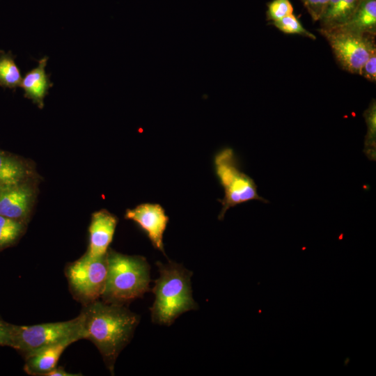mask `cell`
I'll use <instances>...</instances> for the list:
<instances>
[{
  "label": "cell",
  "instance_id": "cell-19",
  "mask_svg": "<svg viewBox=\"0 0 376 376\" xmlns=\"http://www.w3.org/2000/svg\"><path fill=\"white\" fill-rule=\"evenodd\" d=\"M272 24L283 33L299 34L311 40L316 39V36L306 29L293 14L287 15L279 21L272 22Z\"/></svg>",
  "mask_w": 376,
  "mask_h": 376
},
{
  "label": "cell",
  "instance_id": "cell-18",
  "mask_svg": "<svg viewBox=\"0 0 376 376\" xmlns=\"http://www.w3.org/2000/svg\"><path fill=\"white\" fill-rule=\"evenodd\" d=\"M24 230V222L0 215V251L15 244Z\"/></svg>",
  "mask_w": 376,
  "mask_h": 376
},
{
  "label": "cell",
  "instance_id": "cell-24",
  "mask_svg": "<svg viewBox=\"0 0 376 376\" xmlns=\"http://www.w3.org/2000/svg\"><path fill=\"white\" fill-rule=\"evenodd\" d=\"M81 374L70 373L67 372L61 366H56L54 369L47 373L45 376H77Z\"/></svg>",
  "mask_w": 376,
  "mask_h": 376
},
{
  "label": "cell",
  "instance_id": "cell-1",
  "mask_svg": "<svg viewBox=\"0 0 376 376\" xmlns=\"http://www.w3.org/2000/svg\"><path fill=\"white\" fill-rule=\"evenodd\" d=\"M84 339L93 343L113 375L120 352L130 342L140 317L125 306L97 299L84 306Z\"/></svg>",
  "mask_w": 376,
  "mask_h": 376
},
{
  "label": "cell",
  "instance_id": "cell-10",
  "mask_svg": "<svg viewBox=\"0 0 376 376\" xmlns=\"http://www.w3.org/2000/svg\"><path fill=\"white\" fill-rule=\"evenodd\" d=\"M31 196L30 189L21 183L0 186V215L24 222Z\"/></svg>",
  "mask_w": 376,
  "mask_h": 376
},
{
  "label": "cell",
  "instance_id": "cell-22",
  "mask_svg": "<svg viewBox=\"0 0 376 376\" xmlns=\"http://www.w3.org/2000/svg\"><path fill=\"white\" fill-rule=\"evenodd\" d=\"M359 75L371 82L376 81V50L371 53L361 69Z\"/></svg>",
  "mask_w": 376,
  "mask_h": 376
},
{
  "label": "cell",
  "instance_id": "cell-16",
  "mask_svg": "<svg viewBox=\"0 0 376 376\" xmlns=\"http://www.w3.org/2000/svg\"><path fill=\"white\" fill-rule=\"evenodd\" d=\"M22 77L10 52H0V86L15 88L20 86Z\"/></svg>",
  "mask_w": 376,
  "mask_h": 376
},
{
  "label": "cell",
  "instance_id": "cell-11",
  "mask_svg": "<svg viewBox=\"0 0 376 376\" xmlns=\"http://www.w3.org/2000/svg\"><path fill=\"white\" fill-rule=\"evenodd\" d=\"M71 343H61L37 350L24 358V371L30 375L45 376L57 366L61 355Z\"/></svg>",
  "mask_w": 376,
  "mask_h": 376
},
{
  "label": "cell",
  "instance_id": "cell-17",
  "mask_svg": "<svg viewBox=\"0 0 376 376\" xmlns=\"http://www.w3.org/2000/svg\"><path fill=\"white\" fill-rule=\"evenodd\" d=\"M367 132L364 141L363 152L370 160L376 159V101L373 99L363 112Z\"/></svg>",
  "mask_w": 376,
  "mask_h": 376
},
{
  "label": "cell",
  "instance_id": "cell-4",
  "mask_svg": "<svg viewBox=\"0 0 376 376\" xmlns=\"http://www.w3.org/2000/svg\"><path fill=\"white\" fill-rule=\"evenodd\" d=\"M84 339L81 313L67 321L22 326L13 324L12 348L24 357L44 347Z\"/></svg>",
  "mask_w": 376,
  "mask_h": 376
},
{
  "label": "cell",
  "instance_id": "cell-8",
  "mask_svg": "<svg viewBox=\"0 0 376 376\" xmlns=\"http://www.w3.org/2000/svg\"><path fill=\"white\" fill-rule=\"evenodd\" d=\"M125 218L130 219L146 233L153 246L166 256L163 235L169 222L164 209L159 204L143 203L126 210Z\"/></svg>",
  "mask_w": 376,
  "mask_h": 376
},
{
  "label": "cell",
  "instance_id": "cell-15",
  "mask_svg": "<svg viewBox=\"0 0 376 376\" xmlns=\"http://www.w3.org/2000/svg\"><path fill=\"white\" fill-rule=\"evenodd\" d=\"M26 169L20 161L0 152V186L21 183Z\"/></svg>",
  "mask_w": 376,
  "mask_h": 376
},
{
  "label": "cell",
  "instance_id": "cell-21",
  "mask_svg": "<svg viewBox=\"0 0 376 376\" xmlns=\"http://www.w3.org/2000/svg\"><path fill=\"white\" fill-rule=\"evenodd\" d=\"M313 21H318L329 0H301Z\"/></svg>",
  "mask_w": 376,
  "mask_h": 376
},
{
  "label": "cell",
  "instance_id": "cell-6",
  "mask_svg": "<svg viewBox=\"0 0 376 376\" xmlns=\"http://www.w3.org/2000/svg\"><path fill=\"white\" fill-rule=\"evenodd\" d=\"M318 31L327 40L338 65L350 73L359 75L363 65L376 50L375 36L342 27L320 28Z\"/></svg>",
  "mask_w": 376,
  "mask_h": 376
},
{
  "label": "cell",
  "instance_id": "cell-9",
  "mask_svg": "<svg viewBox=\"0 0 376 376\" xmlns=\"http://www.w3.org/2000/svg\"><path fill=\"white\" fill-rule=\"evenodd\" d=\"M117 218L105 210L95 212L89 226V245L85 254L92 258L105 256L113 240Z\"/></svg>",
  "mask_w": 376,
  "mask_h": 376
},
{
  "label": "cell",
  "instance_id": "cell-12",
  "mask_svg": "<svg viewBox=\"0 0 376 376\" xmlns=\"http://www.w3.org/2000/svg\"><path fill=\"white\" fill-rule=\"evenodd\" d=\"M48 57L45 56L38 62V67L27 72L22 79L20 86L24 91V95L32 99L35 102L42 105L43 99L47 94L48 89L53 84L45 72Z\"/></svg>",
  "mask_w": 376,
  "mask_h": 376
},
{
  "label": "cell",
  "instance_id": "cell-2",
  "mask_svg": "<svg viewBox=\"0 0 376 376\" xmlns=\"http://www.w3.org/2000/svg\"><path fill=\"white\" fill-rule=\"evenodd\" d=\"M157 265L159 276L152 289L155 300L150 308L151 319L155 324L169 326L182 313L198 308L192 297V272L173 261L157 262Z\"/></svg>",
  "mask_w": 376,
  "mask_h": 376
},
{
  "label": "cell",
  "instance_id": "cell-20",
  "mask_svg": "<svg viewBox=\"0 0 376 376\" xmlns=\"http://www.w3.org/2000/svg\"><path fill=\"white\" fill-rule=\"evenodd\" d=\"M292 13L293 7L289 0H273L267 4V19L274 22Z\"/></svg>",
  "mask_w": 376,
  "mask_h": 376
},
{
  "label": "cell",
  "instance_id": "cell-13",
  "mask_svg": "<svg viewBox=\"0 0 376 376\" xmlns=\"http://www.w3.org/2000/svg\"><path fill=\"white\" fill-rule=\"evenodd\" d=\"M342 27L354 32L376 35V0H361L354 13Z\"/></svg>",
  "mask_w": 376,
  "mask_h": 376
},
{
  "label": "cell",
  "instance_id": "cell-5",
  "mask_svg": "<svg viewBox=\"0 0 376 376\" xmlns=\"http://www.w3.org/2000/svg\"><path fill=\"white\" fill-rule=\"evenodd\" d=\"M214 166L216 175L224 190V198L219 200L222 206L218 217L219 220L224 219L229 208L237 205L253 200L268 203L258 195L253 180L240 169L232 148H225L219 151L214 158Z\"/></svg>",
  "mask_w": 376,
  "mask_h": 376
},
{
  "label": "cell",
  "instance_id": "cell-7",
  "mask_svg": "<svg viewBox=\"0 0 376 376\" xmlns=\"http://www.w3.org/2000/svg\"><path fill=\"white\" fill-rule=\"evenodd\" d=\"M65 274L72 295L83 306L100 299L106 284L107 254L97 258L84 254L65 267Z\"/></svg>",
  "mask_w": 376,
  "mask_h": 376
},
{
  "label": "cell",
  "instance_id": "cell-3",
  "mask_svg": "<svg viewBox=\"0 0 376 376\" xmlns=\"http://www.w3.org/2000/svg\"><path fill=\"white\" fill-rule=\"evenodd\" d=\"M107 275L104 301L126 305L149 291L150 265L140 256H128L108 250Z\"/></svg>",
  "mask_w": 376,
  "mask_h": 376
},
{
  "label": "cell",
  "instance_id": "cell-23",
  "mask_svg": "<svg viewBox=\"0 0 376 376\" xmlns=\"http://www.w3.org/2000/svg\"><path fill=\"white\" fill-rule=\"evenodd\" d=\"M13 324L6 322L0 316V346L12 347Z\"/></svg>",
  "mask_w": 376,
  "mask_h": 376
},
{
  "label": "cell",
  "instance_id": "cell-14",
  "mask_svg": "<svg viewBox=\"0 0 376 376\" xmlns=\"http://www.w3.org/2000/svg\"><path fill=\"white\" fill-rule=\"evenodd\" d=\"M361 0H340L330 11L323 13L318 21L321 28L331 29L345 24L354 13Z\"/></svg>",
  "mask_w": 376,
  "mask_h": 376
}]
</instances>
